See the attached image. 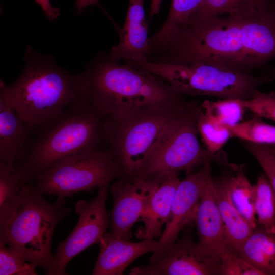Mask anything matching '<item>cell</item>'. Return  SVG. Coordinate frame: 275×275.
<instances>
[{"instance_id":"cell-1","label":"cell","mask_w":275,"mask_h":275,"mask_svg":"<svg viewBox=\"0 0 275 275\" xmlns=\"http://www.w3.org/2000/svg\"><path fill=\"white\" fill-rule=\"evenodd\" d=\"M24 67L11 85L0 82V102L14 108L36 132L80 98L82 73L59 67L50 56L27 46Z\"/></svg>"},{"instance_id":"cell-2","label":"cell","mask_w":275,"mask_h":275,"mask_svg":"<svg viewBox=\"0 0 275 275\" xmlns=\"http://www.w3.org/2000/svg\"><path fill=\"white\" fill-rule=\"evenodd\" d=\"M82 73L80 97L106 117L142 105L184 99L158 76L127 63L121 64L109 53L98 55Z\"/></svg>"},{"instance_id":"cell-3","label":"cell","mask_w":275,"mask_h":275,"mask_svg":"<svg viewBox=\"0 0 275 275\" xmlns=\"http://www.w3.org/2000/svg\"><path fill=\"white\" fill-rule=\"evenodd\" d=\"M147 61L165 64L208 63L244 70L239 13L187 22L150 48Z\"/></svg>"},{"instance_id":"cell-4","label":"cell","mask_w":275,"mask_h":275,"mask_svg":"<svg viewBox=\"0 0 275 275\" xmlns=\"http://www.w3.org/2000/svg\"><path fill=\"white\" fill-rule=\"evenodd\" d=\"M104 117L80 98L37 130L25 157L14 166L27 179L66 157L105 147Z\"/></svg>"},{"instance_id":"cell-5","label":"cell","mask_w":275,"mask_h":275,"mask_svg":"<svg viewBox=\"0 0 275 275\" xmlns=\"http://www.w3.org/2000/svg\"><path fill=\"white\" fill-rule=\"evenodd\" d=\"M198 104L184 99L169 104L142 105L107 117L104 123L105 146L120 164L123 176H134L165 126L190 112Z\"/></svg>"},{"instance_id":"cell-6","label":"cell","mask_w":275,"mask_h":275,"mask_svg":"<svg viewBox=\"0 0 275 275\" xmlns=\"http://www.w3.org/2000/svg\"><path fill=\"white\" fill-rule=\"evenodd\" d=\"M70 212L65 198L51 203L35 191L0 228V242L49 274L54 259L51 249L53 233Z\"/></svg>"},{"instance_id":"cell-7","label":"cell","mask_w":275,"mask_h":275,"mask_svg":"<svg viewBox=\"0 0 275 275\" xmlns=\"http://www.w3.org/2000/svg\"><path fill=\"white\" fill-rule=\"evenodd\" d=\"M163 79L180 95H203L246 100L272 77L255 76L246 71L208 63L165 64L145 61L130 63Z\"/></svg>"},{"instance_id":"cell-8","label":"cell","mask_w":275,"mask_h":275,"mask_svg":"<svg viewBox=\"0 0 275 275\" xmlns=\"http://www.w3.org/2000/svg\"><path fill=\"white\" fill-rule=\"evenodd\" d=\"M200 104L167 124L144 156L134 176L164 180L180 171L213 161L226 164L223 154H212L198 139L196 117Z\"/></svg>"},{"instance_id":"cell-9","label":"cell","mask_w":275,"mask_h":275,"mask_svg":"<svg viewBox=\"0 0 275 275\" xmlns=\"http://www.w3.org/2000/svg\"><path fill=\"white\" fill-rule=\"evenodd\" d=\"M123 176L120 164L104 147L63 158L36 174L33 181L36 193L65 198L108 185Z\"/></svg>"},{"instance_id":"cell-10","label":"cell","mask_w":275,"mask_h":275,"mask_svg":"<svg viewBox=\"0 0 275 275\" xmlns=\"http://www.w3.org/2000/svg\"><path fill=\"white\" fill-rule=\"evenodd\" d=\"M108 185L98 188L95 197L90 201L79 200L75 205L79 219L68 237L60 243L49 274H67L66 267L77 255L90 246L99 243L109 227L106 209Z\"/></svg>"},{"instance_id":"cell-11","label":"cell","mask_w":275,"mask_h":275,"mask_svg":"<svg viewBox=\"0 0 275 275\" xmlns=\"http://www.w3.org/2000/svg\"><path fill=\"white\" fill-rule=\"evenodd\" d=\"M163 180L122 177L110 186L113 198L108 213L112 235L126 240L131 238L132 226L140 219L151 195Z\"/></svg>"},{"instance_id":"cell-12","label":"cell","mask_w":275,"mask_h":275,"mask_svg":"<svg viewBox=\"0 0 275 275\" xmlns=\"http://www.w3.org/2000/svg\"><path fill=\"white\" fill-rule=\"evenodd\" d=\"M211 162L208 161L199 171L187 173L185 178L180 181L174 195L169 219L150 262L159 258L171 248L176 242L182 229L194 221L204 189L212 176Z\"/></svg>"},{"instance_id":"cell-13","label":"cell","mask_w":275,"mask_h":275,"mask_svg":"<svg viewBox=\"0 0 275 275\" xmlns=\"http://www.w3.org/2000/svg\"><path fill=\"white\" fill-rule=\"evenodd\" d=\"M219 261L202 254L192 239L191 232L156 260L130 270V275L220 274Z\"/></svg>"},{"instance_id":"cell-14","label":"cell","mask_w":275,"mask_h":275,"mask_svg":"<svg viewBox=\"0 0 275 275\" xmlns=\"http://www.w3.org/2000/svg\"><path fill=\"white\" fill-rule=\"evenodd\" d=\"M239 14L243 69L274 58L275 5Z\"/></svg>"},{"instance_id":"cell-15","label":"cell","mask_w":275,"mask_h":275,"mask_svg":"<svg viewBox=\"0 0 275 275\" xmlns=\"http://www.w3.org/2000/svg\"><path fill=\"white\" fill-rule=\"evenodd\" d=\"M193 221L199 237L198 250L206 256L219 261L227 247L212 176L207 181Z\"/></svg>"},{"instance_id":"cell-16","label":"cell","mask_w":275,"mask_h":275,"mask_svg":"<svg viewBox=\"0 0 275 275\" xmlns=\"http://www.w3.org/2000/svg\"><path fill=\"white\" fill-rule=\"evenodd\" d=\"M144 0H129L126 20L119 32V43L109 53L117 61L141 63L147 61L149 51L148 23L145 17Z\"/></svg>"},{"instance_id":"cell-17","label":"cell","mask_w":275,"mask_h":275,"mask_svg":"<svg viewBox=\"0 0 275 275\" xmlns=\"http://www.w3.org/2000/svg\"><path fill=\"white\" fill-rule=\"evenodd\" d=\"M99 244L100 251L92 274L122 275L135 259L145 253L155 252L158 240L132 242L105 232Z\"/></svg>"},{"instance_id":"cell-18","label":"cell","mask_w":275,"mask_h":275,"mask_svg":"<svg viewBox=\"0 0 275 275\" xmlns=\"http://www.w3.org/2000/svg\"><path fill=\"white\" fill-rule=\"evenodd\" d=\"M35 133L14 108L0 102V162L13 167L22 161Z\"/></svg>"},{"instance_id":"cell-19","label":"cell","mask_w":275,"mask_h":275,"mask_svg":"<svg viewBox=\"0 0 275 275\" xmlns=\"http://www.w3.org/2000/svg\"><path fill=\"white\" fill-rule=\"evenodd\" d=\"M178 174L163 180L151 195L140 220L143 223L136 237L141 240L160 237L162 227L167 222L177 187L180 182Z\"/></svg>"},{"instance_id":"cell-20","label":"cell","mask_w":275,"mask_h":275,"mask_svg":"<svg viewBox=\"0 0 275 275\" xmlns=\"http://www.w3.org/2000/svg\"><path fill=\"white\" fill-rule=\"evenodd\" d=\"M34 192L33 181L26 179L14 166L0 162V228Z\"/></svg>"},{"instance_id":"cell-21","label":"cell","mask_w":275,"mask_h":275,"mask_svg":"<svg viewBox=\"0 0 275 275\" xmlns=\"http://www.w3.org/2000/svg\"><path fill=\"white\" fill-rule=\"evenodd\" d=\"M214 183L227 247L238 253L254 229L233 204L225 177Z\"/></svg>"},{"instance_id":"cell-22","label":"cell","mask_w":275,"mask_h":275,"mask_svg":"<svg viewBox=\"0 0 275 275\" xmlns=\"http://www.w3.org/2000/svg\"><path fill=\"white\" fill-rule=\"evenodd\" d=\"M238 254L263 275H275V233L257 225Z\"/></svg>"},{"instance_id":"cell-23","label":"cell","mask_w":275,"mask_h":275,"mask_svg":"<svg viewBox=\"0 0 275 275\" xmlns=\"http://www.w3.org/2000/svg\"><path fill=\"white\" fill-rule=\"evenodd\" d=\"M225 178L233 204L255 229L257 223L255 212L254 187L246 176L244 166L234 168V173Z\"/></svg>"},{"instance_id":"cell-24","label":"cell","mask_w":275,"mask_h":275,"mask_svg":"<svg viewBox=\"0 0 275 275\" xmlns=\"http://www.w3.org/2000/svg\"><path fill=\"white\" fill-rule=\"evenodd\" d=\"M272 4L266 0H203L187 22L248 12Z\"/></svg>"},{"instance_id":"cell-25","label":"cell","mask_w":275,"mask_h":275,"mask_svg":"<svg viewBox=\"0 0 275 275\" xmlns=\"http://www.w3.org/2000/svg\"><path fill=\"white\" fill-rule=\"evenodd\" d=\"M203 0H172L167 18L161 29L149 38V47L167 40L182 24L187 22L201 6Z\"/></svg>"},{"instance_id":"cell-26","label":"cell","mask_w":275,"mask_h":275,"mask_svg":"<svg viewBox=\"0 0 275 275\" xmlns=\"http://www.w3.org/2000/svg\"><path fill=\"white\" fill-rule=\"evenodd\" d=\"M254 187L257 225L268 232L275 233V196L264 174L258 177Z\"/></svg>"},{"instance_id":"cell-27","label":"cell","mask_w":275,"mask_h":275,"mask_svg":"<svg viewBox=\"0 0 275 275\" xmlns=\"http://www.w3.org/2000/svg\"><path fill=\"white\" fill-rule=\"evenodd\" d=\"M231 136L242 141L265 145H275V126L254 114L252 118L232 126H226Z\"/></svg>"},{"instance_id":"cell-28","label":"cell","mask_w":275,"mask_h":275,"mask_svg":"<svg viewBox=\"0 0 275 275\" xmlns=\"http://www.w3.org/2000/svg\"><path fill=\"white\" fill-rule=\"evenodd\" d=\"M203 113L211 120L225 126H232L240 122L246 109L243 100L239 99L208 100L201 104Z\"/></svg>"},{"instance_id":"cell-29","label":"cell","mask_w":275,"mask_h":275,"mask_svg":"<svg viewBox=\"0 0 275 275\" xmlns=\"http://www.w3.org/2000/svg\"><path fill=\"white\" fill-rule=\"evenodd\" d=\"M198 133L206 150L212 154H217L231 134L226 126L218 124L208 118L200 105L196 117Z\"/></svg>"},{"instance_id":"cell-30","label":"cell","mask_w":275,"mask_h":275,"mask_svg":"<svg viewBox=\"0 0 275 275\" xmlns=\"http://www.w3.org/2000/svg\"><path fill=\"white\" fill-rule=\"evenodd\" d=\"M35 268L12 248L0 242L1 275H36Z\"/></svg>"},{"instance_id":"cell-31","label":"cell","mask_w":275,"mask_h":275,"mask_svg":"<svg viewBox=\"0 0 275 275\" xmlns=\"http://www.w3.org/2000/svg\"><path fill=\"white\" fill-rule=\"evenodd\" d=\"M220 274L223 275H263L251 263L228 248L219 258Z\"/></svg>"},{"instance_id":"cell-32","label":"cell","mask_w":275,"mask_h":275,"mask_svg":"<svg viewBox=\"0 0 275 275\" xmlns=\"http://www.w3.org/2000/svg\"><path fill=\"white\" fill-rule=\"evenodd\" d=\"M242 145L262 168L275 196V154L267 145L244 141Z\"/></svg>"},{"instance_id":"cell-33","label":"cell","mask_w":275,"mask_h":275,"mask_svg":"<svg viewBox=\"0 0 275 275\" xmlns=\"http://www.w3.org/2000/svg\"><path fill=\"white\" fill-rule=\"evenodd\" d=\"M246 109L261 118L275 122V92H262L257 89L248 100L243 101Z\"/></svg>"},{"instance_id":"cell-34","label":"cell","mask_w":275,"mask_h":275,"mask_svg":"<svg viewBox=\"0 0 275 275\" xmlns=\"http://www.w3.org/2000/svg\"><path fill=\"white\" fill-rule=\"evenodd\" d=\"M41 7L48 20L54 21L60 15V9L52 6L50 0H35Z\"/></svg>"},{"instance_id":"cell-35","label":"cell","mask_w":275,"mask_h":275,"mask_svg":"<svg viewBox=\"0 0 275 275\" xmlns=\"http://www.w3.org/2000/svg\"><path fill=\"white\" fill-rule=\"evenodd\" d=\"M93 5L101 7L98 0H76L75 7L78 13H80L87 7Z\"/></svg>"},{"instance_id":"cell-36","label":"cell","mask_w":275,"mask_h":275,"mask_svg":"<svg viewBox=\"0 0 275 275\" xmlns=\"http://www.w3.org/2000/svg\"><path fill=\"white\" fill-rule=\"evenodd\" d=\"M162 1L151 0L150 13L151 18L153 17L155 15L158 14Z\"/></svg>"},{"instance_id":"cell-37","label":"cell","mask_w":275,"mask_h":275,"mask_svg":"<svg viewBox=\"0 0 275 275\" xmlns=\"http://www.w3.org/2000/svg\"><path fill=\"white\" fill-rule=\"evenodd\" d=\"M269 149L275 154V145H267Z\"/></svg>"},{"instance_id":"cell-38","label":"cell","mask_w":275,"mask_h":275,"mask_svg":"<svg viewBox=\"0 0 275 275\" xmlns=\"http://www.w3.org/2000/svg\"><path fill=\"white\" fill-rule=\"evenodd\" d=\"M266 1L269 2H272L273 0H266Z\"/></svg>"},{"instance_id":"cell-39","label":"cell","mask_w":275,"mask_h":275,"mask_svg":"<svg viewBox=\"0 0 275 275\" xmlns=\"http://www.w3.org/2000/svg\"><path fill=\"white\" fill-rule=\"evenodd\" d=\"M274 1H275V0H274Z\"/></svg>"}]
</instances>
